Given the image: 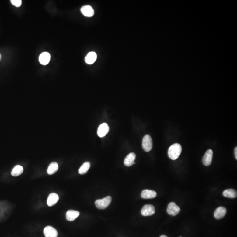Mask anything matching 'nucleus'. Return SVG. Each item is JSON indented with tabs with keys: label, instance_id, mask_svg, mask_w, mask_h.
<instances>
[{
	"label": "nucleus",
	"instance_id": "obj_24",
	"mask_svg": "<svg viewBox=\"0 0 237 237\" xmlns=\"http://www.w3.org/2000/svg\"><path fill=\"white\" fill-rule=\"evenodd\" d=\"M1 58H2V56H1V54H0V60H1Z\"/></svg>",
	"mask_w": 237,
	"mask_h": 237
},
{
	"label": "nucleus",
	"instance_id": "obj_8",
	"mask_svg": "<svg viewBox=\"0 0 237 237\" xmlns=\"http://www.w3.org/2000/svg\"><path fill=\"white\" fill-rule=\"evenodd\" d=\"M109 127L106 123H103L100 125L98 128V136L102 138L105 136L109 131Z\"/></svg>",
	"mask_w": 237,
	"mask_h": 237
},
{
	"label": "nucleus",
	"instance_id": "obj_5",
	"mask_svg": "<svg viewBox=\"0 0 237 237\" xmlns=\"http://www.w3.org/2000/svg\"><path fill=\"white\" fill-rule=\"evenodd\" d=\"M155 208L152 205L148 204V205H145L141 209V215L145 217L152 216L155 214Z\"/></svg>",
	"mask_w": 237,
	"mask_h": 237
},
{
	"label": "nucleus",
	"instance_id": "obj_7",
	"mask_svg": "<svg viewBox=\"0 0 237 237\" xmlns=\"http://www.w3.org/2000/svg\"><path fill=\"white\" fill-rule=\"evenodd\" d=\"M44 234L45 237H57L58 233L57 230L51 226H47L44 230Z\"/></svg>",
	"mask_w": 237,
	"mask_h": 237
},
{
	"label": "nucleus",
	"instance_id": "obj_19",
	"mask_svg": "<svg viewBox=\"0 0 237 237\" xmlns=\"http://www.w3.org/2000/svg\"><path fill=\"white\" fill-rule=\"evenodd\" d=\"M23 172V168L21 166L17 165L13 169L11 172L12 176H19Z\"/></svg>",
	"mask_w": 237,
	"mask_h": 237
},
{
	"label": "nucleus",
	"instance_id": "obj_10",
	"mask_svg": "<svg viewBox=\"0 0 237 237\" xmlns=\"http://www.w3.org/2000/svg\"><path fill=\"white\" fill-rule=\"evenodd\" d=\"M227 209L225 207H220L216 209L214 212V218L218 220H220L224 218L227 214Z\"/></svg>",
	"mask_w": 237,
	"mask_h": 237
},
{
	"label": "nucleus",
	"instance_id": "obj_17",
	"mask_svg": "<svg viewBox=\"0 0 237 237\" xmlns=\"http://www.w3.org/2000/svg\"><path fill=\"white\" fill-rule=\"evenodd\" d=\"M223 195L227 198L234 199L237 197V191L234 189H226L223 191Z\"/></svg>",
	"mask_w": 237,
	"mask_h": 237
},
{
	"label": "nucleus",
	"instance_id": "obj_9",
	"mask_svg": "<svg viewBox=\"0 0 237 237\" xmlns=\"http://www.w3.org/2000/svg\"><path fill=\"white\" fill-rule=\"evenodd\" d=\"M157 196V193L153 190L145 189L142 191L141 193L142 198L144 199H152Z\"/></svg>",
	"mask_w": 237,
	"mask_h": 237
},
{
	"label": "nucleus",
	"instance_id": "obj_12",
	"mask_svg": "<svg viewBox=\"0 0 237 237\" xmlns=\"http://www.w3.org/2000/svg\"><path fill=\"white\" fill-rule=\"evenodd\" d=\"M80 215V213L78 211L74 210H69L66 212V218L69 221H73Z\"/></svg>",
	"mask_w": 237,
	"mask_h": 237
},
{
	"label": "nucleus",
	"instance_id": "obj_18",
	"mask_svg": "<svg viewBox=\"0 0 237 237\" xmlns=\"http://www.w3.org/2000/svg\"><path fill=\"white\" fill-rule=\"evenodd\" d=\"M58 169V164L57 162H51L49 165V166H48V168H47V173L49 175H52V174H54V173L57 172Z\"/></svg>",
	"mask_w": 237,
	"mask_h": 237
},
{
	"label": "nucleus",
	"instance_id": "obj_11",
	"mask_svg": "<svg viewBox=\"0 0 237 237\" xmlns=\"http://www.w3.org/2000/svg\"><path fill=\"white\" fill-rule=\"evenodd\" d=\"M80 11L85 16L88 17L93 16L95 14L94 9L90 5H85L82 7L80 9Z\"/></svg>",
	"mask_w": 237,
	"mask_h": 237
},
{
	"label": "nucleus",
	"instance_id": "obj_13",
	"mask_svg": "<svg viewBox=\"0 0 237 237\" xmlns=\"http://www.w3.org/2000/svg\"><path fill=\"white\" fill-rule=\"evenodd\" d=\"M59 197L57 194L52 193L48 196L47 199V205L49 207H52L58 202Z\"/></svg>",
	"mask_w": 237,
	"mask_h": 237
},
{
	"label": "nucleus",
	"instance_id": "obj_2",
	"mask_svg": "<svg viewBox=\"0 0 237 237\" xmlns=\"http://www.w3.org/2000/svg\"><path fill=\"white\" fill-rule=\"evenodd\" d=\"M112 201L111 196H108L101 199H98L95 202L96 207L100 210L106 209L110 205Z\"/></svg>",
	"mask_w": 237,
	"mask_h": 237
},
{
	"label": "nucleus",
	"instance_id": "obj_3",
	"mask_svg": "<svg viewBox=\"0 0 237 237\" xmlns=\"http://www.w3.org/2000/svg\"><path fill=\"white\" fill-rule=\"evenodd\" d=\"M152 139L150 136L148 135H146L144 137L142 140V146L143 148L147 152L150 151L152 148Z\"/></svg>",
	"mask_w": 237,
	"mask_h": 237
},
{
	"label": "nucleus",
	"instance_id": "obj_22",
	"mask_svg": "<svg viewBox=\"0 0 237 237\" xmlns=\"http://www.w3.org/2000/svg\"><path fill=\"white\" fill-rule=\"evenodd\" d=\"M237 148L236 147L235 149V157L236 159H237Z\"/></svg>",
	"mask_w": 237,
	"mask_h": 237
},
{
	"label": "nucleus",
	"instance_id": "obj_16",
	"mask_svg": "<svg viewBox=\"0 0 237 237\" xmlns=\"http://www.w3.org/2000/svg\"><path fill=\"white\" fill-rule=\"evenodd\" d=\"M97 54L95 52H90L87 54L85 58V62L87 64L91 65L93 64L97 59Z\"/></svg>",
	"mask_w": 237,
	"mask_h": 237
},
{
	"label": "nucleus",
	"instance_id": "obj_20",
	"mask_svg": "<svg viewBox=\"0 0 237 237\" xmlns=\"http://www.w3.org/2000/svg\"><path fill=\"white\" fill-rule=\"evenodd\" d=\"M90 166H91V163H90V162H86L83 163L80 168L79 169V173L81 175L85 174L88 172Z\"/></svg>",
	"mask_w": 237,
	"mask_h": 237
},
{
	"label": "nucleus",
	"instance_id": "obj_15",
	"mask_svg": "<svg viewBox=\"0 0 237 237\" xmlns=\"http://www.w3.org/2000/svg\"><path fill=\"white\" fill-rule=\"evenodd\" d=\"M135 159V154L133 152L130 153L128 155H127L124 160L125 165L127 166H130L133 164H135L134 161Z\"/></svg>",
	"mask_w": 237,
	"mask_h": 237
},
{
	"label": "nucleus",
	"instance_id": "obj_4",
	"mask_svg": "<svg viewBox=\"0 0 237 237\" xmlns=\"http://www.w3.org/2000/svg\"><path fill=\"white\" fill-rule=\"evenodd\" d=\"M180 207L174 203L171 202L168 204L167 207V212L169 215L172 216H175L180 213Z\"/></svg>",
	"mask_w": 237,
	"mask_h": 237
},
{
	"label": "nucleus",
	"instance_id": "obj_6",
	"mask_svg": "<svg viewBox=\"0 0 237 237\" xmlns=\"http://www.w3.org/2000/svg\"><path fill=\"white\" fill-rule=\"evenodd\" d=\"M213 157V152L211 149L208 150L204 155L203 162L204 165L208 166L212 163Z\"/></svg>",
	"mask_w": 237,
	"mask_h": 237
},
{
	"label": "nucleus",
	"instance_id": "obj_25",
	"mask_svg": "<svg viewBox=\"0 0 237 237\" xmlns=\"http://www.w3.org/2000/svg\"></svg>",
	"mask_w": 237,
	"mask_h": 237
},
{
	"label": "nucleus",
	"instance_id": "obj_14",
	"mask_svg": "<svg viewBox=\"0 0 237 237\" xmlns=\"http://www.w3.org/2000/svg\"><path fill=\"white\" fill-rule=\"evenodd\" d=\"M51 55L48 52H44L40 54L39 58L40 62L43 65H46L50 61Z\"/></svg>",
	"mask_w": 237,
	"mask_h": 237
},
{
	"label": "nucleus",
	"instance_id": "obj_1",
	"mask_svg": "<svg viewBox=\"0 0 237 237\" xmlns=\"http://www.w3.org/2000/svg\"><path fill=\"white\" fill-rule=\"evenodd\" d=\"M182 152V147L180 144L175 143L170 146L169 148L168 155L172 160H175L180 156Z\"/></svg>",
	"mask_w": 237,
	"mask_h": 237
},
{
	"label": "nucleus",
	"instance_id": "obj_23",
	"mask_svg": "<svg viewBox=\"0 0 237 237\" xmlns=\"http://www.w3.org/2000/svg\"><path fill=\"white\" fill-rule=\"evenodd\" d=\"M160 237H168L167 236H166V235H162Z\"/></svg>",
	"mask_w": 237,
	"mask_h": 237
},
{
	"label": "nucleus",
	"instance_id": "obj_21",
	"mask_svg": "<svg viewBox=\"0 0 237 237\" xmlns=\"http://www.w3.org/2000/svg\"><path fill=\"white\" fill-rule=\"evenodd\" d=\"M11 2L13 5L17 7H19L21 5V0H11Z\"/></svg>",
	"mask_w": 237,
	"mask_h": 237
}]
</instances>
